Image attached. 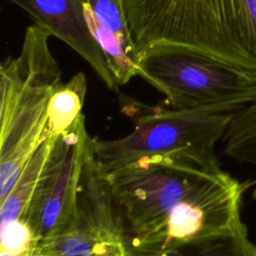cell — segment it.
Segmentation results:
<instances>
[{
  "label": "cell",
  "instance_id": "obj_12",
  "mask_svg": "<svg viewBox=\"0 0 256 256\" xmlns=\"http://www.w3.org/2000/svg\"><path fill=\"white\" fill-rule=\"evenodd\" d=\"M222 139L227 156L256 169V101L233 114Z\"/></svg>",
  "mask_w": 256,
  "mask_h": 256
},
{
  "label": "cell",
  "instance_id": "obj_11",
  "mask_svg": "<svg viewBox=\"0 0 256 256\" xmlns=\"http://www.w3.org/2000/svg\"><path fill=\"white\" fill-rule=\"evenodd\" d=\"M54 136L45 138L24 167L16 184L5 199L0 201V220L7 222L23 217L32 194L35 190L38 177L48 155Z\"/></svg>",
  "mask_w": 256,
  "mask_h": 256
},
{
  "label": "cell",
  "instance_id": "obj_3",
  "mask_svg": "<svg viewBox=\"0 0 256 256\" xmlns=\"http://www.w3.org/2000/svg\"><path fill=\"white\" fill-rule=\"evenodd\" d=\"M50 36L37 24L28 26L18 56L7 57L0 65V201L49 136L48 103L62 83Z\"/></svg>",
  "mask_w": 256,
  "mask_h": 256
},
{
  "label": "cell",
  "instance_id": "obj_1",
  "mask_svg": "<svg viewBox=\"0 0 256 256\" xmlns=\"http://www.w3.org/2000/svg\"><path fill=\"white\" fill-rule=\"evenodd\" d=\"M138 255L247 229L243 185L220 168L173 157H144L103 174Z\"/></svg>",
  "mask_w": 256,
  "mask_h": 256
},
{
  "label": "cell",
  "instance_id": "obj_14",
  "mask_svg": "<svg viewBox=\"0 0 256 256\" xmlns=\"http://www.w3.org/2000/svg\"><path fill=\"white\" fill-rule=\"evenodd\" d=\"M39 239L22 218L1 222L0 256H30Z\"/></svg>",
  "mask_w": 256,
  "mask_h": 256
},
{
  "label": "cell",
  "instance_id": "obj_5",
  "mask_svg": "<svg viewBox=\"0 0 256 256\" xmlns=\"http://www.w3.org/2000/svg\"><path fill=\"white\" fill-rule=\"evenodd\" d=\"M139 76L175 109L235 113L256 101V73L192 51L155 48L138 57Z\"/></svg>",
  "mask_w": 256,
  "mask_h": 256
},
{
  "label": "cell",
  "instance_id": "obj_15",
  "mask_svg": "<svg viewBox=\"0 0 256 256\" xmlns=\"http://www.w3.org/2000/svg\"><path fill=\"white\" fill-rule=\"evenodd\" d=\"M91 8L97 21L112 31L136 59L121 0H84ZM137 61V59H136Z\"/></svg>",
  "mask_w": 256,
  "mask_h": 256
},
{
  "label": "cell",
  "instance_id": "obj_16",
  "mask_svg": "<svg viewBox=\"0 0 256 256\" xmlns=\"http://www.w3.org/2000/svg\"><path fill=\"white\" fill-rule=\"evenodd\" d=\"M252 197L256 200V187L254 188V190H253V192H252Z\"/></svg>",
  "mask_w": 256,
  "mask_h": 256
},
{
  "label": "cell",
  "instance_id": "obj_6",
  "mask_svg": "<svg viewBox=\"0 0 256 256\" xmlns=\"http://www.w3.org/2000/svg\"><path fill=\"white\" fill-rule=\"evenodd\" d=\"M30 256H138L109 185L95 164L92 146L81 174L72 224L59 235L39 241Z\"/></svg>",
  "mask_w": 256,
  "mask_h": 256
},
{
  "label": "cell",
  "instance_id": "obj_4",
  "mask_svg": "<svg viewBox=\"0 0 256 256\" xmlns=\"http://www.w3.org/2000/svg\"><path fill=\"white\" fill-rule=\"evenodd\" d=\"M134 128L114 139L92 140V156L101 174L144 157H173L217 165V142L234 113L197 109H164L141 103L126 106Z\"/></svg>",
  "mask_w": 256,
  "mask_h": 256
},
{
  "label": "cell",
  "instance_id": "obj_9",
  "mask_svg": "<svg viewBox=\"0 0 256 256\" xmlns=\"http://www.w3.org/2000/svg\"><path fill=\"white\" fill-rule=\"evenodd\" d=\"M87 92V80L82 72L61 83L52 93L47 109L46 132L58 136L68 130L83 114L82 108Z\"/></svg>",
  "mask_w": 256,
  "mask_h": 256
},
{
  "label": "cell",
  "instance_id": "obj_2",
  "mask_svg": "<svg viewBox=\"0 0 256 256\" xmlns=\"http://www.w3.org/2000/svg\"><path fill=\"white\" fill-rule=\"evenodd\" d=\"M121 1L137 59L176 48L256 73V0Z\"/></svg>",
  "mask_w": 256,
  "mask_h": 256
},
{
  "label": "cell",
  "instance_id": "obj_7",
  "mask_svg": "<svg viewBox=\"0 0 256 256\" xmlns=\"http://www.w3.org/2000/svg\"><path fill=\"white\" fill-rule=\"evenodd\" d=\"M92 140L83 114L68 130L53 137L35 190L22 217L39 241L59 235L72 224L81 174Z\"/></svg>",
  "mask_w": 256,
  "mask_h": 256
},
{
  "label": "cell",
  "instance_id": "obj_10",
  "mask_svg": "<svg viewBox=\"0 0 256 256\" xmlns=\"http://www.w3.org/2000/svg\"><path fill=\"white\" fill-rule=\"evenodd\" d=\"M84 14L89 30L105 58L117 87L127 84L133 77L139 76L136 59L112 31L97 21L90 6L85 1Z\"/></svg>",
  "mask_w": 256,
  "mask_h": 256
},
{
  "label": "cell",
  "instance_id": "obj_13",
  "mask_svg": "<svg viewBox=\"0 0 256 256\" xmlns=\"http://www.w3.org/2000/svg\"><path fill=\"white\" fill-rule=\"evenodd\" d=\"M138 256H256V244L248 237L247 229L202 242L183 246L179 249Z\"/></svg>",
  "mask_w": 256,
  "mask_h": 256
},
{
  "label": "cell",
  "instance_id": "obj_8",
  "mask_svg": "<svg viewBox=\"0 0 256 256\" xmlns=\"http://www.w3.org/2000/svg\"><path fill=\"white\" fill-rule=\"evenodd\" d=\"M78 53L110 90L118 87L93 38L84 14V0H9Z\"/></svg>",
  "mask_w": 256,
  "mask_h": 256
}]
</instances>
